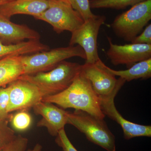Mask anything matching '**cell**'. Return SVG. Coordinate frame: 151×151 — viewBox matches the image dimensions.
<instances>
[{
    "label": "cell",
    "instance_id": "6da1fadb",
    "mask_svg": "<svg viewBox=\"0 0 151 151\" xmlns=\"http://www.w3.org/2000/svg\"><path fill=\"white\" fill-rule=\"evenodd\" d=\"M42 101L56 104L64 109L73 108L84 111L101 119L105 116L101 110L100 97L81 70L67 89L58 94L46 96Z\"/></svg>",
    "mask_w": 151,
    "mask_h": 151
},
{
    "label": "cell",
    "instance_id": "7a4b0ae2",
    "mask_svg": "<svg viewBox=\"0 0 151 151\" xmlns=\"http://www.w3.org/2000/svg\"><path fill=\"white\" fill-rule=\"evenodd\" d=\"M81 68V65L78 63L64 60L49 71L23 75L19 78L35 85L45 97L67 89L79 73Z\"/></svg>",
    "mask_w": 151,
    "mask_h": 151
},
{
    "label": "cell",
    "instance_id": "3957f363",
    "mask_svg": "<svg viewBox=\"0 0 151 151\" xmlns=\"http://www.w3.org/2000/svg\"><path fill=\"white\" fill-rule=\"evenodd\" d=\"M67 124L85 135L88 140L107 151H116V139L104 119L81 111L67 112Z\"/></svg>",
    "mask_w": 151,
    "mask_h": 151
},
{
    "label": "cell",
    "instance_id": "277c9868",
    "mask_svg": "<svg viewBox=\"0 0 151 151\" xmlns=\"http://www.w3.org/2000/svg\"><path fill=\"white\" fill-rule=\"evenodd\" d=\"M75 57L86 60L84 50L78 45L58 47L51 50L22 55L21 60L24 75L49 71L62 61Z\"/></svg>",
    "mask_w": 151,
    "mask_h": 151
},
{
    "label": "cell",
    "instance_id": "5b68a950",
    "mask_svg": "<svg viewBox=\"0 0 151 151\" xmlns=\"http://www.w3.org/2000/svg\"><path fill=\"white\" fill-rule=\"evenodd\" d=\"M151 19V0H146L117 16L111 27L118 37L131 42Z\"/></svg>",
    "mask_w": 151,
    "mask_h": 151
},
{
    "label": "cell",
    "instance_id": "8992f818",
    "mask_svg": "<svg viewBox=\"0 0 151 151\" xmlns=\"http://www.w3.org/2000/svg\"><path fill=\"white\" fill-rule=\"evenodd\" d=\"M34 18L47 22L58 34L65 31L72 33L84 22L68 0H49L48 8Z\"/></svg>",
    "mask_w": 151,
    "mask_h": 151
},
{
    "label": "cell",
    "instance_id": "52a82bcc",
    "mask_svg": "<svg viewBox=\"0 0 151 151\" xmlns=\"http://www.w3.org/2000/svg\"><path fill=\"white\" fill-rule=\"evenodd\" d=\"M105 16L95 15L84 21V23L71 33L69 45H79L84 50L86 63H93L99 59L97 40L100 29L105 23Z\"/></svg>",
    "mask_w": 151,
    "mask_h": 151
},
{
    "label": "cell",
    "instance_id": "ba28073f",
    "mask_svg": "<svg viewBox=\"0 0 151 151\" xmlns=\"http://www.w3.org/2000/svg\"><path fill=\"white\" fill-rule=\"evenodd\" d=\"M100 58L93 63L81 65V72L90 81L92 88L99 97L108 96L121 89L125 80L110 72Z\"/></svg>",
    "mask_w": 151,
    "mask_h": 151
},
{
    "label": "cell",
    "instance_id": "9c48e42d",
    "mask_svg": "<svg viewBox=\"0 0 151 151\" xmlns=\"http://www.w3.org/2000/svg\"><path fill=\"white\" fill-rule=\"evenodd\" d=\"M9 93L8 112L27 111L42 101L44 95L33 84L21 78L8 85Z\"/></svg>",
    "mask_w": 151,
    "mask_h": 151
},
{
    "label": "cell",
    "instance_id": "30bf717a",
    "mask_svg": "<svg viewBox=\"0 0 151 151\" xmlns=\"http://www.w3.org/2000/svg\"><path fill=\"white\" fill-rule=\"evenodd\" d=\"M109 48L106 56L112 64L126 65L128 68L137 63L151 58V44H129L118 45L107 37Z\"/></svg>",
    "mask_w": 151,
    "mask_h": 151
},
{
    "label": "cell",
    "instance_id": "8fae6325",
    "mask_svg": "<svg viewBox=\"0 0 151 151\" xmlns=\"http://www.w3.org/2000/svg\"><path fill=\"white\" fill-rule=\"evenodd\" d=\"M119 90H116L108 96L100 97V107L103 114L121 126L126 139L129 140L137 137H151V126L140 125L128 121L124 119L117 110L114 99Z\"/></svg>",
    "mask_w": 151,
    "mask_h": 151
},
{
    "label": "cell",
    "instance_id": "7c38bea8",
    "mask_svg": "<svg viewBox=\"0 0 151 151\" xmlns=\"http://www.w3.org/2000/svg\"><path fill=\"white\" fill-rule=\"evenodd\" d=\"M36 115L42 118L38 122V127H45L49 134L56 137L67 124V111L58 108L52 103L41 101L33 108Z\"/></svg>",
    "mask_w": 151,
    "mask_h": 151
},
{
    "label": "cell",
    "instance_id": "4fadbf2b",
    "mask_svg": "<svg viewBox=\"0 0 151 151\" xmlns=\"http://www.w3.org/2000/svg\"><path fill=\"white\" fill-rule=\"evenodd\" d=\"M40 35L37 32L25 25L11 21L10 19L0 14V40L9 44L28 40H39Z\"/></svg>",
    "mask_w": 151,
    "mask_h": 151
},
{
    "label": "cell",
    "instance_id": "5bb4252c",
    "mask_svg": "<svg viewBox=\"0 0 151 151\" xmlns=\"http://www.w3.org/2000/svg\"><path fill=\"white\" fill-rule=\"evenodd\" d=\"M49 0H12L0 7V14L10 19L17 14H26L34 17L48 8Z\"/></svg>",
    "mask_w": 151,
    "mask_h": 151
},
{
    "label": "cell",
    "instance_id": "9a60e30c",
    "mask_svg": "<svg viewBox=\"0 0 151 151\" xmlns=\"http://www.w3.org/2000/svg\"><path fill=\"white\" fill-rule=\"evenodd\" d=\"M49 50V47L40 40H28L6 44L0 40V60L9 56H19L34 54Z\"/></svg>",
    "mask_w": 151,
    "mask_h": 151
},
{
    "label": "cell",
    "instance_id": "2e32d148",
    "mask_svg": "<svg viewBox=\"0 0 151 151\" xmlns=\"http://www.w3.org/2000/svg\"><path fill=\"white\" fill-rule=\"evenodd\" d=\"M24 73L21 56L7 57L0 60V87H6Z\"/></svg>",
    "mask_w": 151,
    "mask_h": 151
},
{
    "label": "cell",
    "instance_id": "e0dca14e",
    "mask_svg": "<svg viewBox=\"0 0 151 151\" xmlns=\"http://www.w3.org/2000/svg\"><path fill=\"white\" fill-rule=\"evenodd\" d=\"M107 68L115 76L128 82L135 79H147L151 77V58L137 63L127 70H117Z\"/></svg>",
    "mask_w": 151,
    "mask_h": 151
},
{
    "label": "cell",
    "instance_id": "ac0fdd59",
    "mask_svg": "<svg viewBox=\"0 0 151 151\" xmlns=\"http://www.w3.org/2000/svg\"><path fill=\"white\" fill-rule=\"evenodd\" d=\"M146 0H89L90 8L124 9Z\"/></svg>",
    "mask_w": 151,
    "mask_h": 151
},
{
    "label": "cell",
    "instance_id": "d6986e66",
    "mask_svg": "<svg viewBox=\"0 0 151 151\" xmlns=\"http://www.w3.org/2000/svg\"><path fill=\"white\" fill-rule=\"evenodd\" d=\"M9 121L14 129L22 132L29 129L32 124V120L27 111H20L14 115H11Z\"/></svg>",
    "mask_w": 151,
    "mask_h": 151
},
{
    "label": "cell",
    "instance_id": "ffe728a7",
    "mask_svg": "<svg viewBox=\"0 0 151 151\" xmlns=\"http://www.w3.org/2000/svg\"><path fill=\"white\" fill-rule=\"evenodd\" d=\"M7 120L0 121V149L8 145L16 137L13 129L8 126Z\"/></svg>",
    "mask_w": 151,
    "mask_h": 151
},
{
    "label": "cell",
    "instance_id": "44dd1931",
    "mask_svg": "<svg viewBox=\"0 0 151 151\" xmlns=\"http://www.w3.org/2000/svg\"><path fill=\"white\" fill-rule=\"evenodd\" d=\"M71 6L78 12L84 21L93 17L95 15L91 10L89 0H68Z\"/></svg>",
    "mask_w": 151,
    "mask_h": 151
},
{
    "label": "cell",
    "instance_id": "7402d4cb",
    "mask_svg": "<svg viewBox=\"0 0 151 151\" xmlns=\"http://www.w3.org/2000/svg\"><path fill=\"white\" fill-rule=\"evenodd\" d=\"M9 93L8 86L0 87V121L9 120L10 115L8 112Z\"/></svg>",
    "mask_w": 151,
    "mask_h": 151
},
{
    "label": "cell",
    "instance_id": "603a6c76",
    "mask_svg": "<svg viewBox=\"0 0 151 151\" xmlns=\"http://www.w3.org/2000/svg\"><path fill=\"white\" fill-rule=\"evenodd\" d=\"M28 144L27 138L20 135L17 136L13 141L3 148V151H25Z\"/></svg>",
    "mask_w": 151,
    "mask_h": 151
},
{
    "label": "cell",
    "instance_id": "cb8c5ba5",
    "mask_svg": "<svg viewBox=\"0 0 151 151\" xmlns=\"http://www.w3.org/2000/svg\"><path fill=\"white\" fill-rule=\"evenodd\" d=\"M55 142L63 151H78L72 145L68 137L65 129L60 131L56 136Z\"/></svg>",
    "mask_w": 151,
    "mask_h": 151
},
{
    "label": "cell",
    "instance_id": "d4e9b609",
    "mask_svg": "<svg viewBox=\"0 0 151 151\" xmlns=\"http://www.w3.org/2000/svg\"><path fill=\"white\" fill-rule=\"evenodd\" d=\"M132 43L151 44V24H150L143 31L142 34L133 40Z\"/></svg>",
    "mask_w": 151,
    "mask_h": 151
},
{
    "label": "cell",
    "instance_id": "484cf974",
    "mask_svg": "<svg viewBox=\"0 0 151 151\" xmlns=\"http://www.w3.org/2000/svg\"><path fill=\"white\" fill-rule=\"evenodd\" d=\"M42 147L39 144H37L32 149H29L27 151H42Z\"/></svg>",
    "mask_w": 151,
    "mask_h": 151
},
{
    "label": "cell",
    "instance_id": "4316f807",
    "mask_svg": "<svg viewBox=\"0 0 151 151\" xmlns=\"http://www.w3.org/2000/svg\"><path fill=\"white\" fill-rule=\"evenodd\" d=\"M12 1V0H0V7Z\"/></svg>",
    "mask_w": 151,
    "mask_h": 151
},
{
    "label": "cell",
    "instance_id": "83f0119b",
    "mask_svg": "<svg viewBox=\"0 0 151 151\" xmlns=\"http://www.w3.org/2000/svg\"><path fill=\"white\" fill-rule=\"evenodd\" d=\"M0 151H3V148L0 149Z\"/></svg>",
    "mask_w": 151,
    "mask_h": 151
}]
</instances>
